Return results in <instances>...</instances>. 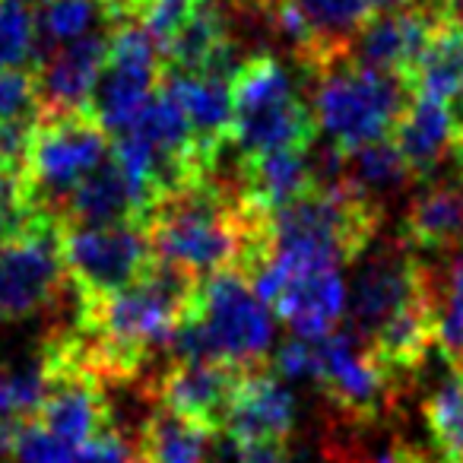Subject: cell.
I'll use <instances>...</instances> for the list:
<instances>
[{
	"label": "cell",
	"instance_id": "1",
	"mask_svg": "<svg viewBox=\"0 0 463 463\" xmlns=\"http://www.w3.org/2000/svg\"><path fill=\"white\" fill-rule=\"evenodd\" d=\"M305 73H308V105L315 111L317 130L346 153L391 137L403 111L416 99V90L403 73L362 67L359 61L349 58V52L330 54L305 67Z\"/></svg>",
	"mask_w": 463,
	"mask_h": 463
},
{
	"label": "cell",
	"instance_id": "2",
	"mask_svg": "<svg viewBox=\"0 0 463 463\" xmlns=\"http://www.w3.org/2000/svg\"><path fill=\"white\" fill-rule=\"evenodd\" d=\"M235 128L232 143L239 153L260 149H308L321 137L308 99L298 96L289 67L273 54H251L232 77Z\"/></svg>",
	"mask_w": 463,
	"mask_h": 463
},
{
	"label": "cell",
	"instance_id": "3",
	"mask_svg": "<svg viewBox=\"0 0 463 463\" xmlns=\"http://www.w3.org/2000/svg\"><path fill=\"white\" fill-rule=\"evenodd\" d=\"M111 137L90 109H39L23 197L29 213L58 219L71 191L111 156Z\"/></svg>",
	"mask_w": 463,
	"mask_h": 463
},
{
	"label": "cell",
	"instance_id": "4",
	"mask_svg": "<svg viewBox=\"0 0 463 463\" xmlns=\"http://www.w3.org/2000/svg\"><path fill=\"white\" fill-rule=\"evenodd\" d=\"M77 302L61 258V222L45 213H29L10 241L0 248V321L61 317Z\"/></svg>",
	"mask_w": 463,
	"mask_h": 463
},
{
	"label": "cell",
	"instance_id": "5",
	"mask_svg": "<svg viewBox=\"0 0 463 463\" xmlns=\"http://www.w3.org/2000/svg\"><path fill=\"white\" fill-rule=\"evenodd\" d=\"M197 317L203 324L216 359L235 362L241 368L267 365L277 324L273 311L241 273L219 270L203 277Z\"/></svg>",
	"mask_w": 463,
	"mask_h": 463
},
{
	"label": "cell",
	"instance_id": "6",
	"mask_svg": "<svg viewBox=\"0 0 463 463\" xmlns=\"http://www.w3.org/2000/svg\"><path fill=\"white\" fill-rule=\"evenodd\" d=\"M61 258L80 298L128 289L156 258L143 225H61Z\"/></svg>",
	"mask_w": 463,
	"mask_h": 463
},
{
	"label": "cell",
	"instance_id": "7",
	"mask_svg": "<svg viewBox=\"0 0 463 463\" xmlns=\"http://www.w3.org/2000/svg\"><path fill=\"white\" fill-rule=\"evenodd\" d=\"M162 71V48L143 23L111 29L109 58L90 99V115L109 130V137L130 128L149 96L159 90Z\"/></svg>",
	"mask_w": 463,
	"mask_h": 463
},
{
	"label": "cell",
	"instance_id": "8",
	"mask_svg": "<svg viewBox=\"0 0 463 463\" xmlns=\"http://www.w3.org/2000/svg\"><path fill=\"white\" fill-rule=\"evenodd\" d=\"M435 286V273L416 248L406 241L378 245L374 251L362 254V267L355 270L353 286L346 289V327L362 340H372L412 298L425 296Z\"/></svg>",
	"mask_w": 463,
	"mask_h": 463
},
{
	"label": "cell",
	"instance_id": "9",
	"mask_svg": "<svg viewBox=\"0 0 463 463\" xmlns=\"http://www.w3.org/2000/svg\"><path fill=\"white\" fill-rule=\"evenodd\" d=\"M315 384L327 393L343 419L353 422H374L397 397L372 346L349 327L334 330L321 340V368Z\"/></svg>",
	"mask_w": 463,
	"mask_h": 463
},
{
	"label": "cell",
	"instance_id": "10",
	"mask_svg": "<svg viewBox=\"0 0 463 463\" xmlns=\"http://www.w3.org/2000/svg\"><path fill=\"white\" fill-rule=\"evenodd\" d=\"M450 20L448 4H419L403 0L400 7L381 10L372 20H365L349 39L346 52L362 67H372L381 73H410L419 54L431 42L441 23Z\"/></svg>",
	"mask_w": 463,
	"mask_h": 463
},
{
	"label": "cell",
	"instance_id": "11",
	"mask_svg": "<svg viewBox=\"0 0 463 463\" xmlns=\"http://www.w3.org/2000/svg\"><path fill=\"white\" fill-rule=\"evenodd\" d=\"M245 372L225 359H168L156 381V400L187 422L222 431L232 393Z\"/></svg>",
	"mask_w": 463,
	"mask_h": 463
},
{
	"label": "cell",
	"instance_id": "12",
	"mask_svg": "<svg viewBox=\"0 0 463 463\" xmlns=\"http://www.w3.org/2000/svg\"><path fill=\"white\" fill-rule=\"evenodd\" d=\"M298 422V400L283 378L273 368L258 365L248 368L232 393L229 412H225V429L235 441H251V438H277L289 441Z\"/></svg>",
	"mask_w": 463,
	"mask_h": 463
},
{
	"label": "cell",
	"instance_id": "13",
	"mask_svg": "<svg viewBox=\"0 0 463 463\" xmlns=\"http://www.w3.org/2000/svg\"><path fill=\"white\" fill-rule=\"evenodd\" d=\"M162 90L181 105L197 149L210 162V172L216 165L222 146L232 140L235 128V105H232V80L210 77V73H178L162 71Z\"/></svg>",
	"mask_w": 463,
	"mask_h": 463
},
{
	"label": "cell",
	"instance_id": "14",
	"mask_svg": "<svg viewBox=\"0 0 463 463\" xmlns=\"http://www.w3.org/2000/svg\"><path fill=\"white\" fill-rule=\"evenodd\" d=\"M111 29H96L77 42L54 48L39 67H35V83H39L42 109H90L92 90L102 77L105 58H109Z\"/></svg>",
	"mask_w": 463,
	"mask_h": 463
},
{
	"label": "cell",
	"instance_id": "15",
	"mask_svg": "<svg viewBox=\"0 0 463 463\" xmlns=\"http://www.w3.org/2000/svg\"><path fill=\"white\" fill-rule=\"evenodd\" d=\"M270 308L305 340H324L346 315V283L340 270H298L279 283Z\"/></svg>",
	"mask_w": 463,
	"mask_h": 463
},
{
	"label": "cell",
	"instance_id": "16",
	"mask_svg": "<svg viewBox=\"0 0 463 463\" xmlns=\"http://www.w3.org/2000/svg\"><path fill=\"white\" fill-rule=\"evenodd\" d=\"M403 241L416 251L463 248V172L450 168L422 181L406 206Z\"/></svg>",
	"mask_w": 463,
	"mask_h": 463
},
{
	"label": "cell",
	"instance_id": "17",
	"mask_svg": "<svg viewBox=\"0 0 463 463\" xmlns=\"http://www.w3.org/2000/svg\"><path fill=\"white\" fill-rule=\"evenodd\" d=\"M35 422L64 444H71L73 450L83 448L109 425L105 384L83 372L52 374V391L35 412Z\"/></svg>",
	"mask_w": 463,
	"mask_h": 463
},
{
	"label": "cell",
	"instance_id": "18",
	"mask_svg": "<svg viewBox=\"0 0 463 463\" xmlns=\"http://www.w3.org/2000/svg\"><path fill=\"white\" fill-rule=\"evenodd\" d=\"M457 118L448 102L431 96H416L403 118L393 128V143L400 146L403 159L410 162L416 184L435 178L448 168L450 149H454Z\"/></svg>",
	"mask_w": 463,
	"mask_h": 463
},
{
	"label": "cell",
	"instance_id": "19",
	"mask_svg": "<svg viewBox=\"0 0 463 463\" xmlns=\"http://www.w3.org/2000/svg\"><path fill=\"white\" fill-rule=\"evenodd\" d=\"M121 222L143 225V219L134 191H130L128 175L121 172L115 156H109L102 165L92 168L71 191L64 210H61V225H121Z\"/></svg>",
	"mask_w": 463,
	"mask_h": 463
},
{
	"label": "cell",
	"instance_id": "20",
	"mask_svg": "<svg viewBox=\"0 0 463 463\" xmlns=\"http://www.w3.org/2000/svg\"><path fill=\"white\" fill-rule=\"evenodd\" d=\"M239 187L251 203L277 213L292 203L311 187L308 149H260L241 153L239 159Z\"/></svg>",
	"mask_w": 463,
	"mask_h": 463
},
{
	"label": "cell",
	"instance_id": "21",
	"mask_svg": "<svg viewBox=\"0 0 463 463\" xmlns=\"http://www.w3.org/2000/svg\"><path fill=\"white\" fill-rule=\"evenodd\" d=\"M296 4L302 7L317 45L315 58L298 64L305 71V67L317 64V61L330 58V54L346 52L349 39H353L362 23L372 20L381 10L400 7L403 0H296Z\"/></svg>",
	"mask_w": 463,
	"mask_h": 463
},
{
	"label": "cell",
	"instance_id": "22",
	"mask_svg": "<svg viewBox=\"0 0 463 463\" xmlns=\"http://www.w3.org/2000/svg\"><path fill=\"white\" fill-rule=\"evenodd\" d=\"M406 80L416 90V96H431L448 105L457 99V92L463 90V33L454 23V14L438 26Z\"/></svg>",
	"mask_w": 463,
	"mask_h": 463
},
{
	"label": "cell",
	"instance_id": "23",
	"mask_svg": "<svg viewBox=\"0 0 463 463\" xmlns=\"http://www.w3.org/2000/svg\"><path fill=\"white\" fill-rule=\"evenodd\" d=\"M216 431L156 406L140 435V463H206Z\"/></svg>",
	"mask_w": 463,
	"mask_h": 463
},
{
	"label": "cell",
	"instance_id": "24",
	"mask_svg": "<svg viewBox=\"0 0 463 463\" xmlns=\"http://www.w3.org/2000/svg\"><path fill=\"white\" fill-rule=\"evenodd\" d=\"M39 45H35L33 71L54 52V48L77 42L96 29H111L105 0H42L35 14Z\"/></svg>",
	"mask_w": 463,
	"mask_h": 463
},
{
	"label": "cell",
	"instance_id": "25",
	"mask_svg": "<svg viewBox=\"0 0 463 463\" xmlns=\"http://www.w3.org/2000/svg\"><path fill=\"white\" fill-rule=\"evenodd\" d=\"M346 178L355 191L365 194L374 203H381V200L391 197V194L403 191V187L416 184L410 162L403 159V153H400V146L393 143V137H384V140H374V143H365V146L353 149L346 159Z\"/></svg>",
	"mask_w": 463,
	"mask_h": 463
},
{
	"label": "cell",
	"instance_id": "26",
	"mask_svg": "<svg viewBox=\"0 0 463 463\" xmlns=\"http://www.w3.org/2000/svg\"><path fill=\"white\" fill-rule=\"evenodd\" d=\"M448 374L422 403L438 463H463V362H448Z\"/></svg>",
	"mask_w": 463,
	"mask_h": 463
},
{
	"label": "cell",
	"instance_id": "27",
	"mask_svg": "<svg viewBox=\"0 0 463 463\" xmlns=\"http://www.w3.org/2000/svg\"><path fill=\"white\" fill-rule=\"evenodd\" d=\"M35 45L39 29L29 0H0V64L33 71Z\"/></svg>",
	"mask_w": 463,
	"mask_h": 463
},
{
	"label": "cell",
	"instance_id": "28",
	"mask_svg": "<svg viewBox=\"0 0 463 463\" xmlns=\"http://www.w3.org/2000/svg\"><path fill=\"white\" fill-rule=\"evenodd\" d=\"M438 296V349L448 362H463V258L435 279Z\"/></svg>",
	"mask_w": 463,
	"mask_h": 463
},
{
	"label": "cell",
	"instance_id": "29",
	"mask_svg": "<svg viewBox=\"0 0 463 463\" xmlns=\"http://www.w3.org/2000/svg\"><path fill=\"white\" fill-rule=\"evenodd\" d=\"M39 109H42V99L33 71H26V67H7V71L0 73V121L39 115Z\"/></svg>",
	"mask_w": 463,
	"mask_h": 463
},
{
	"label": "cell",
	"instance_id": "30",
	"mask_svg": "<svg viewBox=\"0 0 463 463\" xmlns=\"http://www.w3.org/2000/svg\"><path fill=\"white\" fill-rule=\"evenodd\" d=\"M321 368V340L292 336L273 355V372L283 381H317Z\"/></svg>",
	"mask_w": 463,
	"mask_h": 463
},
{
	"label": "cell",
	"instance_id": "31",
	"mask_svg": "<svg viewBox=\"0 0 463 463\" xmlns=\"http://www.w3.org/2000/svg\"><path fill=\"white\" fill-rule=\"evenodd\" d=\"M35 124H39V115L0 121V168L4 172H14L26 178V162H29V149H33Z\"/></svg>",
	"mask_w": 463,
	"mask_h": 463
},
{
	"label": "cell",
	"instance_id": "32",
	"mask_svg": "<svg viewBox=\"0 0 463 463\" xmlns=\"http://www.w3.org/2000/svg\"><path fill=\"white\" fill-rule=\"evenodd\" d=\"M71 454H73L71 444H64L48 429H42L35 419H29V422L23 425L20 438H16V448H14L16 463H67Z\"/></svg>",
	"mask_w": 463,
	"mask_h": 463
},
{
	"label": "cell",
	"instance_id": "33",
	"mask_svg": "<svg viewBox=\"0 0 463 463\" xmlns=\"http://www.w3.org/2000/svg\"><path fill=\"white\" fill-rule=\"evenodd\" d=\"M235 463H292V454L286 441L251 438V441H235Z\"/></svg>",
	"mask_w": 463,
	"mask_h": 463
},
{
	"label": "cell",
	"instance_id": "34",
	"mask_svg": "<svg viewBox=\"0 0 463 463\" xmlns=\"http://www.w3.org/2000/svg\"><path fill=\"white\" fill-rule=\"evenodd\" d=\"M4 416H20V410H16V400H14V387H10L7 368H0V419H4Z\"/></svg>",
	"mask_w": 463,
	"mask_h": 463
},
{
	"label": "cell",
	"instance_id": "35",
	"mask_svg": "<svg viewBox=\"0 0 463 463\" xmlns=\"http://www.w3.org/2000/svg\"><path fill=\"white\" fill-rule=\"evenodd\" d=\"M23 219H26V216H16V213H10L7 206H0V248L7 245L10 235H14V232L23 225Z\"/></svg>",
	"mask_w": 463,
	"mask_h": 463
},
{
	"label": "cell",
	"instance_id": "36",
	"mask_svg": "<svg viewBox=\"0 0 463 463\" xmlns=\"http://www.w3.org/2000/svg\"><path fill=\"white\" fill-rule=\"evenodd\" d=\"M397 454H400V463H431L425 454H419L416 448H410V444H397Z\"/></svg>",
	"mask_w": 463,
	"mask_h": 463
},
{
	"label": "cell",
	"instance_id": "37",
	"mask_svg": "<svg viewBox=\"0 0 463 463\" xmlns=\"http://www.w3.org/2000/svg\"><path fill=\"white\" fill-rule=\"evenodd\" d=\"M450 14H454V23L463 33V0H450Z\"/></svg>",
	"mask_w": 463,
	"mask_h": 463
},
{
	"label": "cell",
	"instance_id": "38",
	"mask_svg": "<svg viewBox=\"0 0 463 463\" xmlns=\"http://www.w3.org/2000/svg\"><path fill=\"white\" fill-rule=\"evenodd\" d=\"M374 463H400V454H397V448H393V450H387V454H381V457H378V460H374Z\"/></svg>",
	"mask_w": 463,
	"mask_h": 463
},
{
	"label": "cell",
	"instance_id": "39",
	"mask_svg": "<svg viewBox=\"0 0 463 463\" xmlns=\"http://www.w3.org/2000/svg\"><path fill=\"white\" fill-rule=\"evenodd\" d=\"M419 4H448V0H419Z\"/></svg>",
	"mask_w": 463,
	"mask_h": 463
}]
</instances>
